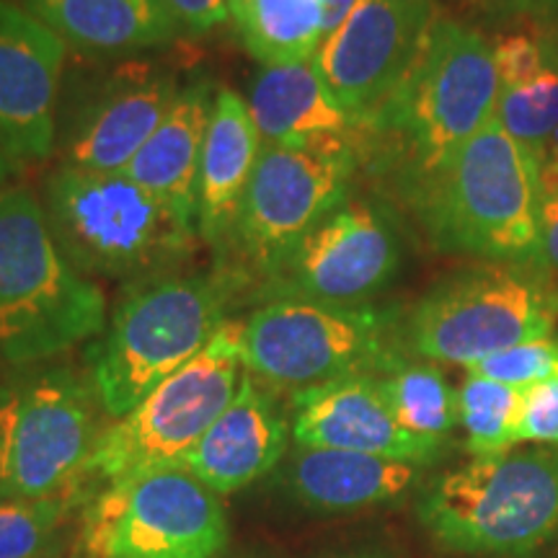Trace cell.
Wrapping results in <instances>:
<instances>
[{
	"label": "cell",
	"instance_id": "cell-1",
	"mask_svg": "<svg viewBox=\"0 0 558 558\" xmlns=\"http://www.w3.org/2000/svg\"><path fill=\"white\" fill-rule=\"evenodd\" d=\"M248 298L251 282L230 264L124 284L107 329L88 352V375L104 414H130L150 390L197 357L230 311Z\"/></svg>",
	"mask_w": 558,
	"mask_h": 558
},
{
	"label": "cell",
	"instance_id": "cell-2",
	"mask_svg": "<svg viewBox=\"0 0 558 558\" xmlns=\"http://www.w3.org/2000/svg\"><path fill=\"white\" fill-rule=\"evenodd\" d=\"M403 199L445 254L488 264L533 262L541 241V158L497 117Z\"/></svg>",
	"mask_w": 558,
	"mask_h": 558
},
{
	"label": "cell",
	"instance_id": "cell-3",
	"mask_svg": "<svg viewBox=\"0 0 558 558\" xmlns=\"http://www.w3.org/2000/svg\"><path fill=\"white\" fill-rule=\"evenodd\" d=\"M497 101L492 41L463 21L439 16L401 86L373 120L360 124L357 143H380L403 194L484 130Z\"/></svg>",
	"mask_w": 558,
	"mask_h": 558
},
{
	"label": "cell",
	"instance_id": "cell-4",
	"mask_svg": "<svg viewBox=\"0 0 558 558\" xmlns=\"http://www.w3.org/2000/svg\"><path fill=\"white\" fill-rule=\"evenodd\" d=\"M104 329V292L62 256L41 199L0 190V367L52 362Z\"/></svg>",
	"mask_w": 558,
	"mask_h": 558
},
{
	"label": "cell",
	"instance_id": "cell-5",
	"mask_svg": "<svg viewBox=\"0 0 558 558\" xmlns=\"http://www.w3.org/2000/svg\"><path fill=\"white\" fill-rule=\"evenodd\" d=\"M62 256L83 277L122 282L171 275L202 246L197 226L124 173L62 166L41 199Z\"/></svg>",
	"mask_w": 558,
	"mask_h": 558
},
{
	"label": "cell",
	"instance_id": "cell-6",
	"mask_svg": "<svg viewBox=\"0 0 558 558\" xmlns=\"http://www.w3.org/2000/svg\"><path fill=\"white\" fill-rule=\"evenodd\" d=\"M418 520L456 554H533L558 538V450L473 458L424 492Z\"/></svg>",
	"mask_w": 558,
	"mask_h": 558
},
{
	"label": "cell",
	"instance_id": "cell-7",
	"mask_svg": "<svg viewBox=\"0 0 558 558\" xmlns=\"http://www.w3.org/2000/svg\"><path fill=\"white\" fill-rule=\"evenodd\" d=\"M99 396L90 375L39 362L0 380V501L83 492L99 442Z\"/></svg>",
	"mask_w": 558,
	"mask_h": 558
},
{
	"label": "cell",
	"instance_id": "cell-8",
	"mask_svg": "<svg viewBox=\"0 0 558 558\" xmlns=\"http://www.w3.org/2000/svg\"><path fill=\"white\" fill-rule=\"evenodd\" d=\"M558 288L514 264H481L439 279L403 324L411 354L473 367L525 341L554 337Z\"/></svg>",
	"mask_w": 558,
	"mask_h": 558
},
{
	"label": "cell",
	"instance_id": "cell-9",
	"mask_svg": "<svg viewBox=\"0 0 558 558\" xmlns=\"http://www.w3.org/2000/svg\"><path fill=\"white\" fill-rule=\"evenodd\" d=\"M241 344L243 324L228 318L197 357L101 432L83 484L107 486L130 473L179 465L233 401L243 375Z\"/></svg>",
	"mask_w": 558,
	"mask_h": 558
},
{
	"label": "cell",
	"instance_id": "cell-10",
	"mask_svg": "<svg viewBox=\"0 0 558 558\" xmlns=\"http://www.w3.org/2000/svg\"><path fill=\"white\" fill-rule=\"evenodd\" d=\"M393 316L375 308L271 300L243 320V369L292 396L347 375H383L403 360Z\"/></svg>",
	"mask_w": 558,
	"mask_h": 558
},
{
	"label": "cell",
	"instance_id": "cell-11",
	"mask_svg": "<svg viewBox=\"0 0 558 558\" xmlns=\"http://www.w3.org/2000/svg\"><path fill=\"white\" fill-rule=\"evenodd\" d=\"M228 541L220 494L181 465L111 481L88 499L81 520L88 558H220Z\"/></svg>",
	"mask_w": 558,
	"mask_h": 558
},
{
	"label": "cell",
	"instance_id": "cell-12",
	"mask_svg": "<svg viewBox=\"0 0 558 558\" xmlns=\"http://www.w3.org/2000/svg\"><path fill=\"white\" fill-rule=\"evenodd\" d=\"M360 163L352 140L308 148L262 145L226 259L248 279L251 292L326 215L349 199Z\"/></svg>",
	"mask_w": 558,
	"mask_h": 558
},
{
	"label": "cell",
	"instance_id": "cell-13",
	"mask_svg": "<svg viewBox=\"0 0 558 558\" xmlns=\"http://www.w3.org/2000/svg\"><path fill=\"white\" fill-rule=\"evenodd\" d=\"M401 262L403 243L388 209L349 197L256 284L248 303L305 300L365 308L393 282Z\"/></svg>",
	"mask_w": 558,
	"mask_h": 558
},
{
	"label": "cell",
	"instance_id": "cell-14",
	"mask_svg": "<svg viewBox=\"0 0 558 558\" xmlns=\"http://www.w3.org/2000/svg\"><path fill=\"white\" fill-rule=\"evenodd\" d=\"M437 19L435 0H357L320 41L313 68L357 130L401 86Z\"/></svg>",
	"mask_w": 558,
	"mask_h": 558
},
{
	"label": "cell",
	"instance_id": "cell-15",
	"mask_svg": "<svg viewBox=\"0 0 558 558\" xmlns=\"http://www.w3.org/2000/svg\"><path fill=\"white\" fill-rule=\"evenodd\" d=\"M181 86L156 60H124L81 94L62 132V166L122 173L166 120Z\"/></svg>",
	"mask_w": 558,
	"mask_h": 558
},
{
	"label": "cell",
	"instance_id": "cell-16",
	"mask_svg": "<svg viewBox=\"0 0 558 558\" xmlns=\"http://www.w3.org/2000/svg\"><path fill=\"white\" fill-rule=\"evenodd\" d=\"M68 45L24 5L0 0V153L11 169L45 163L58 143Z\"/></svg>",
	"mask_w": 558,
	"mask_h": 558
},
{
	"label": "cell",
	"instance_id": "cell-17",
	"mask_svg": "<svg viewBox=\"0 0 558 558\" xmlns=\"http://www.w3.org/2000/svg\"><path fill=\"white\" fill-rule=\"evenodd\" d=\"M292 439L298 448L367 452L427 469L448 442L407 432L383 393L378 375H347L292 396Z\"/></svg>",
	"mask_w": 558,
	"mask_h": 558
},
{
	"label": "cell",
	"instance_id": "cell-18",
	"mask_svg": "<svg viewBox=\"0 0 558 558\" xmlns=\"http://www.w3.org/2000/svg\"><path fill=\"white\" fill-rule=\"evenodd\" d=\"M290 435L292 422L275 390L243 369L233 401L179 465L222 497L275 469Z\"/></svg>",
	"mask_w": 558,
	"mask_h": 558
},
{
	"label": "cell",
	"instance_id": "cell-19",
	"mask_svg": "<svg viewBox=\"0 0 558 558\" xmlns=\"http://www.w3.org/2000/svg\"><path fill=\"white\" fill-rule=\"evenodd\" d=\"M262 153V137L248 101L239 90L220 86L205 132L197 184V233L226 264L248 181Z\"/></svg>",
	"mask_w": 558,
	"mask_h": 558
},
{
	"label": "cell",
	"instance_id": "cell-20",
	"mask_svg": "<svg viewBox=\"0 0 558 558\" xmlns=\"http://www.w3.org/2000/svg\"><path fill=\"white\" fill-rule=\"evenodd\" d=\"M24 9L83 54H135L169 47L181 24L166 0H21Z\"/></svg>",
	"mask_w": 558,
	"mask_h": 558
},
{
	"label": "cell",
	"instance_id": "cell-21",
	"mask_svg": "<svg viewBox=\"0 0 558 558\" xmlns=\"http://www.w3.org/2000/svg\"><path fill=\"white\" fill-rule=\"evenodd\" d=\"M246 101L262 145L308 148L341 140L357 143V122L337 107L313 60L262 68Z\"/></svg>",
	"mask_w": 558,
	"mask_h": 558
},
{
	"label": "cell",
	"instance_id": "cell-22",
	"mask_svg": "<svg viewBox=\"0 0 558 558\" xmlns=\"http://www.w3.org/2000/svg\"><path fill=\"white\" fill-rule=\"evenodd\" d=\"M215 90L207 78L181 86L179 99L122 173L197 226V184Z\"/></svg>",
	"mask_w": 558,
	"mask_h": 558
},
{
	"label": "cell",
	"instance_id": "cell-23",
	"mask_svg": "<svg viewBox=\"0 0 558 558\" xmlns=\"http://www.w3.org/2000/svg\"><path fill=\"white\" fill-rule=\"evenodd\" d=\"M422 465L367 452L298 448L288 481L305 507L357 512L403 499L422 481Z\"/></svg>",
	"mask_w": 558,
	"mask_h": 558
},
{
	"label": "cell",
	"instance_id": "cell-24",
	"mask_svg": "<svg viewBox=\"0 0 558 558\" xmlns=\"http://www.w3.org/2000/svg\"><path fill=\"white\" fill-rule=\"evenodd\" d=\"M228 9L243 47L262 68L308 62L324 41L320 0H228Z\"/></svg>",
	"mask_w": 558,
	"mask_h": 558
},
{
	"label": "cell",
	"instance_id": "cell-25",
	"mask_svg": "<svg viewBox=\"0 0 558 558\" xmlns=\"http://www.w3.org/2000/svg\"><path fill=\"white\" fill-rule=\"evenodd\" d=\"M383 393L399 424L411 435L448 442L458 427V390L450 388L442 369L427 362L403 357L388 373L378 375Z\"/></svg>",
	"mask_w": 558,
	"mask_h": 558
},
{
	"label": "cell",
	"instance_id": "cell-26",
	"mask_svg": "<svg viewBox=\"0 0 558 558\" xmlns=\"http://www.w3.org/2000/svg\"><path fill=\"white\" fill-rule=\"evenodd\" d=\"M522 390L469 373L458 390V422L473 458L501 456L514 448Z\"/></svg>",
	"mask_w": 558,
	"mask_h": 558
},
{
	"label": "cell",
	"instance_id": "cell-27",
	"mask_svg": "<svg viewBox=\"0 0 558 558\" xmlns=\"http://www.w3.org/2000/svg\"><path fill=\"white\" fill-rule=\"evenodd\" d=\"M78 497L0 501V558H50Z\"/></svg>",
	"mask_w": 558,
	"mask_h": 558
},
{
	"label": "cell",
	"instance_id": "cell-28",
	"mask_svg": "<svg viewBox=\"0 0 558 558\" xmlns=\"http://www.w3.org/2000/svg\"><path fill=\"white\" fill-rule=\"evenodd\" d=\"M494 117L509 135L541 158L558 124V58L533 81L501 88Z\"/></svg>",
	"mask_w": 558,
	"mask_h": 558
},
{
	"label": "cell",
	"instance_id": "cell-29",
	"mask_svg": "<svg viewBox=\"0 0 558 558\" xmlns=\"http://www.w3.org/2000/svg\"><path fill=\"white\" fill-rule=\"evenodd\" d=\"M469 373L505 383L509 388L527 390L558 375V339H535L505 349V352L492 354L478 365L469 367Z\"/></svg>",
	"mask_w": 558,
	"mask_h": 558
},
{
	"label": "cell",
	"instance_id": "cell-30",
	"mask_svg": "<svg viewBox=\"0 0 558 558\" xmlns=\"http://www.w3.org/2000/svg\"><path fill=\"white\" fill-rule=\"evenodd\" d=\"M499 90L520 86L541 75L558 58L556 32H505L492 39Z\"/></svg>",
	"mask_w": 558,
	"mask_h": 558
},
{
	"label": "cell",
	"instance_id": "cell-31",
	"mask_svg": "<svg viewBox=\"0 0 558 558\" xmlns=\"http://www.w3.org/2000/svg\"><path fill=\"white\" fill-rule=\"evenodd\" d=\"M558 445V375L522 390L514 445Z\"/></svg>",
	"mask_w": 558,
	"mask_h": 558
},
{
	"label": "cell",
	"instance_id": "cell-32",
	"mask_svg": "<svg viewBox=\"0 0 558 558\" xmlns=\"http://www.w3.org/2000/svg\"><path fill=\"white\" fill-rule=\"evenodd\" d=\"M181 29L192 34H207L230 19L228 0H166Z\"/></svg>",
	"mask_w": 558,
	"mask_h": 558
},
{
	"label": "cell",
	"instance_id": "cell-33",
	"mask_svg": "<svg viewBox=\"0 0 558 558\" xmlns=\"http://www.w3.org/2000/svg\"><path fill=\"white\" fill-rule=\"evenodd\" d=\"M535 269L558 288V197L541 202V241L535 248Z\"/></svg>",
	"mask_w": 558,
	"mask_h": 558
},
{
	"label": "cell",
	"instance_id": "cell-34",
	"mask_svg": "<svg viewBox=\"0 0 558 558\" xmlns=\"http://www.w3.org/2000/svg\"><path fill=\"white\" fill-rule=\"evenodd\" d=\"M354 3L357 0H320V9H324V39L339 29V24L349 16Z\"/></svg>",
	"mask_w": 558,
	"mask_h": 558
},
{
	"label": "cell",
	"instance_id": "cell-35",
	"mask_svg": "<svg viewBox=\"0 0 558 558\" xmlns=\"http://www.w3.org/2000/svg\"><path fill=\"white\" fill-rule=\"evenodd\" d=\"M460 5L481 13H509V11H527V0H458Z\"/></svg>",
	"mask_w": 558,
	"mask_h": 558
},
{
	"label": "cell",
	"instance_id": "cell-36",
	"mask_svg": "<svg viewBox=\"0 0 558 558\" xmlns=\"http://www.w3.org/2000/svg\"><path fill=\"white\" fill-rule=\"evenodd\" d=\"M527 11L558 21V0H527Z\"/></svg>",
	"mask_w": 558,
	"mask_h": 558
},
{
	"label": "cell",
	"instance_id": "cell-37",
	"mask_svg": "<svg viewBox=\"0 0 558 558\" xmlns=\"http://www.w3.org/2000/svg\"><path fill=\"white\" fill-rule=\"evenodd\" d=\"M9 171H11V166H9V163H5L3 153H0V190H3L5 179H9Z\"/></svg>",
	"mask_w": 558,
	"mask_h": 558
},
{
	"label": "cell",
	"instance_id": "cell-38",
	"mask_svg": "<svg viewBox=\"0 0 558 558\" xmlns=\"http://www.w3.org/2000/svg\"><path fill=\"white\" fill-rule=\"evenodd\" d=\"M347 558H380V556H347Z\"/></svg>",
	"mask_w": 558,
	"mask_h": 558
}]
</instances>
